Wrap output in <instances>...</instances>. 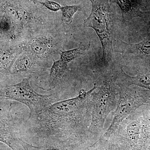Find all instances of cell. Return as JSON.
I'll list each match as a JSON object with an SVG mask.
<instances>
[{
    "mask_svg": "<svg viewBox=\"0 0 150 150\" xmlns=\"http://www.w3.org/2000/svg\"><path fill=\"white\" fill-rule=\"evenodd\" d=\"M81 90L76 97L58 101L29 116L23 138L35 146L69 143L82 150L94 144L89 129L91 121V94Z\"/></svg>",
    "mask_w": 150,
    "mask_h": 150,
    "instance_id": "6da1fadb",
    "label": "cell"
},
{
    "mask_svg": "<svg viewBox=\"0 0 150 150\" xmlns=\"http://www.w3.org/2000/svg\"><path fill=\"white\" fill-rule=\"evenodd\" d=\"M115 72V68L105 72L99 79V86L91 94V121L89 131L95 142L104 134L106 118L116 108L118 103L116 96L118 95V86L116 83Z\"/></svg>",
    "mask_w": 150,
    "mask_h": 150,
    "instance_id": "7a4b0ae2",
    "label": "cell"
},
{
    "mask_svg": "<svg viewBox=\"0 0 150 150\" xmlns=\"http://www.w3.org/2000/svg\"><path fill=\"white\" fill-rule=\"evenodd\" d=\"M91 3L90 14L84 22L85 26L96 32L102 46L101 64L107 67L111 64L114 56L113 42L115 38V23L108 0H89Z\"/></svg>",
    "mask_w": 150,
    "mask_h": 150,
    "instance_id": "3957f363",
    "label": "cell"
},
{
    "mask_svg": "<svg viewBox=\"0 0 150 150\" xmlns=\"http://www.w3.org/2000/svg\"><path fill=\"white\" fill-rule=\"evenodd\" d=\"M29 79V78H24L18 83L5 86L1 88L0 96L1 100H15L26 105L30 110V116L57 102L58 98L55 94L38 93L30 85Z\"/></svg>",
    "mask_w": 150,
    "mask_h": 150,
    "instance_id": "277c9868",
    "label": "cell"
},
{
    "mask_svg": "<svg viewBox=\"0 0 150 150\" xmlns=\"http://www.w3.org/2000/svg\"><path fill=\"white\" fill-rule=\"evenodd\" d=\"M117 85L119 99L111 124L102 136L105 138L114 134L123 120L150 100V91L147 89Z\"/></svg>",
    "mask_w": 150,
    "mask_h": 150,
    "instance_id": "5b68a950",
    "label": "cell"
},
{
    "mask_svg": "<svg viewBox=\"0 0 150 150\" xmlns=\"http://www.w3.org/2000/svg\"><path fill=\"white\" fill-rule=\"evenodd\" d=\"M146 26L145 35L139 43H128L118 38L113 42L114 51L123 56L129 65L139 70H150V26Z\"/></svg>",
    "mask_w": 150,
    "mask_h": 150,
    "instance_id": "8992f818",
    "label": "cell"
},
{
    "mask_svg": "<svg viewBox=\"0 0 150 150\" xmlns=\"http://www.w3.org/2000/svg\"><path fill=\"white\" fill-rule=\"evenodd\" d=\"M112 134L134 149H140L141 123L139 109L123 120Z\"/></svg>",
    "mask_w": 150,
    "mask_h": 150,
    "instance_id": "52a82bcc",
    "label": "cell"
},
{
    "mask_svg": "<svg viewBox=\"0 0 150 150\" xmlns=\"http://www.w3.org/2000/svg\"><path fill=\"white\" fill-rule=\"evenodd\" d=\"M1 103V142L8 146L11 150H23L21 139L17 135L11 106Z\"/></svg>",
    "mask_w": 150,
    "mask_h": 150,
    "instance_id": "ba28073f",
    "label": "cell"
},
{
    "mask_svg": "<svg viewBox=\"0 0 150 150\" xmlns=\"http://www.w3.org/2000/svg\"><path fill=\"white\" fill-rule=\"evenodd\" d=\"M115 77L117 84L126 86H137L150 91V70H139L136 76H131L124 72L121 66L116 69Z\"/></svg>",
    "mask_w": 150,
    "mask_h": 150,
    "instance_id": "9c48e42d",
    "label": "cell"
},
{
    "mask_svg": "<svg viewBox=\"0 0 150 150\" xmlns=\"http://www.w3.org/2000/svg\"><path fill=\"white\" fill-rule=\"evenodd\" d=\"M82 150H135L128 146L115 135L101 137L93 144Z\"/></svg>",
    "mask_w": 150,
    "mask_h": 150,
    "instance_id": "30bf717a",
    "label": "cell"
},
{
    "mask_svg": "<svg viewBox=\"0 0 150 150\" xmlns=\"http://www.w3.org/2000/svg\"><path fill=\"white\" fill-rule=\"evenodd\" d=\"M34 56L29 52H25L21 54L12 67L11 73L30 74L35 72L37 65Z\"/></svg>",
    "mask_w": 150,
    "mask_h": 150,
    "instance_id": "8fae6325",
    "label": "cell"
},
{
    "mask_svg": "<svg viewBox=\"0 0 150 150\" xmlns=\"http://www.w3.org/2000/svg\"><path fill=\"white\" fill-rule=\"evenodd\" d=\"M23 50L17 48H1V75L10 73L12 67Z\"/></svg>",
    "mask_w": 150,
    "mask_h": 150,
    "instance_id": "7c38bea8",
    "label": "cell"
},
{
    "mask_svg": "<svg viewBox=\"0 0 150 150\" xmlns=\"http://www.w3.org/2000/svg\"><path fill=\"white\" fill-rule=\"evenodd\" d=\"M110 3H115L122 13L123 21L129 22L134 18L139 17L142 11L140 6L131 0H108Z\"/></svg>",
    "mask_w": 150,
    "mask_h": 150,
    "instance_id": "4fadbf2b",
    "label": "cell"
},
{
    "mask_svg": "<svg viewBox=\"0 0 150 150\" xmlns=\"http://www.w3.org/2000/svg\"><path fill=\"white\" fill-rule=\"evenodd\" d=\"M52 40L45 37L33 39L28 45L29 52L35 56H45L53 47Z\"/></svg>",
    "mask_w": 150,
    "mask_h": 150,
    "instance_id": "5bb4252c",
    "label": "cell"
},
{
    "mask_svg": "<svg viewBox=\"0 0 150 150\" xmlns=\"http://www.w3.org/2000/svg\"><path fill=\"white\" fill-rule=\"evenodd\" d=\"M21 143L24 150H81L77 146L69 143L35 146L21 139Z\"/></svg>",
    "mask_w": 150,
    "mask_h": 150,
    "instance_id": "9a60e30c",
    "label": "cell"
},
{
    "mask_svg": "<svg viewBox=\"0 0 150 150\" xmlns=\"http://www.w3.org/2000/svg\"><path fill=\"white\" fill-rule=\"evenodd\" d=\"M68 64L61 59L58 61H54L50 70V83L53 84L60 79L68 69Z\"/></svg>",
    "mask_w": 150,
    "mask_h": 150,
    "instance_id": "2e32d148",
    "label": "cell"
},
{
    "mask_svg": "<svg viewBox=\"0 0 150 150\" xmlns=\"http://www.w3.org/2000/svg\"><path fill=\"white\" fill-rule=\"evenodd\" d=\"M87 46L81 45L77 48L66 51H60V59L69 64L79 56L83 55L85 52L88 49Z\"/></svg>",
    "mask_w": 150,
    "mask_h": 150,
    "instance_id": "e0dca14e",
    "label": "cell"
},
{
    "mask_svg": "<svg viewBox=\"0 0 150 150\" xmlns=\"http://www.w3.org/2000/svg\"><path fill=\"white\" fill-rule=\"evenodd\" d=\"M81 9V7L80 5L66 6L62 7L61 10L62 21L67 25L71 24L75 14Z\"/></svg>",
    "mask_w": 150,
    "mask_h": 150,
    "instance_id": "ac0fdd59",
    "label": "cell"
},
{
    "mask_svg": "<svg viewBox=\"0 0 150 150\" xmlns=\"http://www.w3.org/2000/svg\"><path fill=\"white\" fill-rule=\"evenodd\" d=\"M15 25L12 20L5 15L1 14V33H8L11 31Z\"/></svg>",
    "mask_w": 150,
    "mask_h": 150,
    "instance_id": "d6986e66",
    "label": "cell"
},
{
    "mask_svg": "<svg viewBox=\"0 0 150 150\" xmlns=\"http://www.w3.org/2000/svg\"><path fill=\"white\" fill-rule=\"evenodd\" d=\"M34 2L38 3L41 5L44 6L46 8L52 11L57 12L61 10L62 6L59 3H56L50 0H44L43 1H39L38 0H32Z\"/></svg>",
    "mask_w": 150,
    "mask_h": 150,
    "instance_id": "ffe728a7",
    "label": "cell"
},
{
    "mask_svg": "<svg viewBox=\"0 0 150 150\" xmlns=\"http://www.w3.org/2000/svg\"><path fill=\"white\" fill-rule=\"evenodd\" d=\"M139 17L143 20L146 25L150 26V11H142Z\"/></svg>",
    "mask_w": 150,
    "mask_h": 150,
    "instance_id": "44dd1931",
    "label": "cell"
},
{
    "mask_svg": "<svg viewBox=\"0 0 150 150\" xmlns=\"http://www.w3.org/2000/svg\"><path fill=\"white\" fill-rule=\"evenodd\" d=\"M135 150H145L140 149H136Z\"/></svg>",
    "mask_w": 150,
    "mask_h": 150,
    "instance_id": "7402d4cb",
    "label": "cell"
}]
</instances>
